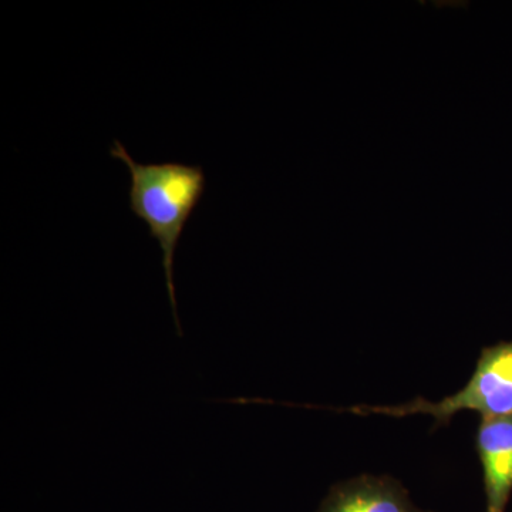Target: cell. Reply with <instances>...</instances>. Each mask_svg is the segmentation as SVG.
<instances>
[{
    "label": "cell",
    "instance_id": "cell-4",
    "mask_svg": "<svg viewBox=\"0 0 512 512\" xmlns=\"http://www.w3.org/2000/svg\"><path fill=\"white\" fill-rule=\"evenodd\" d=\"M318 512H433L416 507L400 481L390 476H360L335 484Z\"/></svg>",
    "mask_w": 512,
    "mask_h": 512
},
{
    "label": "cell",
    "instance_id": "cell-1",
    "mask_svg": "<svg viewBox=\"0 0 512 512\" xmlns=\"http://www.w3.org/2000/svg\"><path fill=\"white\" fill-rule=\"evenodd\" d=\"M110 156L123 161L130 171V208L163 251V268L168 296L173 309L175 328L183 336L178 318L174 285V258L185 225L197 210L207 187V177L201 165L171 163L141 164L131 158L127 148L114 140Z\"/></svg>",
    "mask_w": 512,
    "mask_h": 512
},
{
    "label": "cell",
    "instance_id": "cell-2",
    "mask_svg": "<svg viewBox=\"0 0 512 512\" xmlns=\"http://www.w3.org/2000/svg\"><path fill=\"white\" fill-rule=\"evenodd\" d=\"M330 410L359 416L384 414L397 419L412 414H429L434 419L433 430L450 426L457 413L467 410L477 412L483 419L512 417V342H500L481 350L476 369L466 386L440 402H429L423 397H417L413 402L397 406L357 404L345 409L340 407Z\"/></svg>",
    "mask_w": 512,
    "mask_h": 512
},
{
    "label": "cell",
    "instance_id": "cell-3",
    "mask_svg": "<svg viewBox=\"0 0 512 512\" xmlns=\"http://www.w3.org/2000/svg\"><path fill=\"white\" fill-rule=\"evenodd\" d=\"M476 450L483 467L485 512H505L512 495V417L481 419Z\"/></svg>",
    "mask_w": 512,
    "mask_h": 512
}]
</instances>
